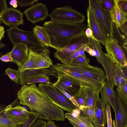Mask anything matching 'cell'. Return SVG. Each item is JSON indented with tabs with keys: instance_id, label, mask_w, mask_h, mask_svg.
<instances>
[{
	"instance_id": "cell-1",
	"label": "cell",
	"mask_w": 127,
	"mask_h": 127,
	"mask_svg": "<svg viewBox=\"0 0 127 127\" xmlns=\"http://www.w3.org/2000/svg\"><path fill=\"white\" fill-rule=\"evenodd\" d=\"M19 103L35 112L40 119L64 121L63 110L52 103L35 84L23 85L17 92Z\"/></svg>"
},
{
	"instance_id": "cell-2",
	"label": "cell",
	"mask_w": 127,
	"mask_h": 127,
	"mask_svg": "<svg viewBox=\"0 0 127 127\" xmlns=\"http://www.w3.org/2000/svg\"><path fill=\"white\" fill-rule=\"evenodd\" d=\"M43 27L49 36L51 48L56 51L65 48L72 39L82 34L87 27L83 23L68 24L51 21L45 22Z\"/></svg>"
},
{
	"instance_id": "cell-3",
	"label": "cell",
	"mask_w": 127,
	"mask_h": 127,
	"mask_svg": "<svg viewBox=\"0 0 127 127\" xmlns=\"http://www.w3.org/2000/svg\"><path fill=\"white\" fill-rule=\"evenodd\" d=\"M38 86L50 101L62 110L72 113L75 110L79 108L62 92L52 85L40 83Z\"/></svg>"
},
{
	"instance_id": "cell-4",
	"label": "cell",
	"mask_w": 127,
	"mask_h": 127,
	"mask_svg": "<svg viewBox=\"0 0 127 127\" xmlns=\"http://www.w3.org/2000/svg\"><path fill=\"white\" fill-rule=\"evenodd\" d=\"M8 36L13 45L20 43L26 44L29 49L39 51L47 47L43 45L38 41L33 31H24L18 26L12 27L6 30Z\"/></svg>"
},
{
	"instance_id": "cell-5",
	"label": "cell",
	"mask_w": 127,
	"mask_h": 127,
	"mask_svg": "<svg viewBox=\"0 0 127 127\" xmlns=\"http://www.w3.org/2000/svg\"><path fill=\"white\" fill-rule=\"evenodd\" d=\"M91 43V38L87 36L85 32L72 39L64 48L54 52V57L62 64L71 65L74 53L83 46H89Z\"/></svg>"
},
{
	"instance_id": "cell-6",
	"label": "cell",
	"mask_w": 127,
	"mask_h": 127,
	"mask_svg": "<svg viewBox=\"0 0 127 127\" xmlns=\"http://www.w3.org/2000/svg\"><path fill=\"white\" fill-rule=\"evenodd\" d=\"M49 16L52 21L68 24L83 23L85 19L83 14L68 6L56 8Z\"/></svg>"
},
{
	"instance_id": "cell-7",
	"label": "cell",
	"mask_w": 127,
	"mask_h": 127,
	"mask_svg": "<svg viewBox=\"0 0 127 127\" xmlns=\"http://www.w3.org/2000/svg\"><path fill=\"white\" fill-rule=\"evenodd\" d=\"M56 70L58 80L52 85L63 93H66L74 97L78 93L81 86L70 75L62 71L56 65L52 66Z\"/></svg>"
},
{
	"instance_id": "cell-8",
	"label": "cell",
	"mask_w": 127,
	"mask_h": 127,
	"mask_svg": "<svg viewBox=\"0 0 127 127\" xmlns=\"http://www.w3.org/2000/svg\"><path fill=\"white\" fill-rule=\"evenodd\" d=\"M89 3L102 26L108 40L112 38L113 21L111 14L102 7L100 0H89Z\"/></svg>"
},
{
	"instance_id": "cell-9",
	"label": "cell",
	"mask_w": 127,
	"mask_h": 127,
	"mask_svg": "<svg viewBox=\"0 0 127 127\" xmlns=\"http://www.w3.org/2000/svg\"><path fill=\"white\" fill-rule=\"evenodd\" d=\"M56 65L63 72L70 75L81 86L93 89L100 92L104 85L103 84L87 78L77 71L70 65L57 63Z\"/></svg>"
},
{
	"instance_id": "cell-10",
	"label": "cell",
	"mask_w": 127,
	"mask_h": 127,
	"mask_svg": "<svg viewBox=\"0 0 127 127\" xmlns=\"http://www.w3.org/2000/svg\"><path fill=\"white\" fill-rule=\"evenodd\" d=\"M88 28L92 31L93 36L96 40L105 46L108 40L104 30L96 18L94 11L89 5L87 10Z\"/></svg>"
},
{
	"instance_id": "cell-11",
	"label": "cell",
	"mask_w": 127,
	"mask_h": 127,
	"mask_svg": "<svg viewBox=\"0 0 127 127\" xmlns=\"http://www.w3.org/2000/svg\"><path fill=\"white\" fill-rule=\"evenodd\" d=\"M105 46L107 54L111 56L117 64L127 66V55L116 40L112 38L108 40Z\"/></svg>"
},
{
	"instance_id": "cell-12",
	"label": "cell",
	"mask_w": 127,
	"mask_h": 127,
	"mask_svg": "<svg viewBox=\"0 0 127 127\" xmlns=\"http://www.w3.org/2000/svg\"><path fill=\"white\" fill-rule=\"evenodd\" d=\"M71 65L74 69L82 74L87 78L104 84L106 77L102 69L91 66L89 64L79 65Z\"/></svg>"
},
{
	"instance_id": "cell-13",
	"label": "cell",
	"mask_w": 127,
	"mask_h": 127,
	"mask_svg": "<svg viewBox=\"0 0 127 127\" xmlns=\"http://www.w3.org/2000/svg\"><path fill=\"white\" fill-rule=\"evenodd\" d=\"M23 13L28 20L33 24L42 21L49 16L47 8L42 3L32 5L25 10Z\"/></svg>"
},
{
	"instance_id": "cell-14",
	"label": "cell",
	"mask_w": 127,
	"mask_h": 127,
	"mask_svg": "<svg viewBox=\"0 0 127 127\" xmlns=\"http://www.w3.org/2000/svg\"><path fill=\"white\" fill-rule=\"evenodd\" d=\"M114 112L115 127H127V100L118 94L116 96Z\"/></svg>"
},
{
	"instance_id": "cell-15",
	"label": "cell",
	"mask_w": 127,
	"mask_h": 127,
	"mask_svg": "<svg viewBox=\"0 0 127 127\" xmlns=\"http://www.w3.org/2000/svg\"><path fill=\"white\" fill-rule=\"evenodd\" d=\"M1 22L6 26L12 27L23 24V13L18 9L7 7L1 17Z\"/></svg>"
},
{
	"instance_id": "cell-16",
	"label": "cell",
	"mask_w": 127,
	"mask_h": 127,
	"mask_svg": "<svg viewBox=\"0 0 127 127\" xmlns=\"http://www.w3.org/2000/svg\"><path fill=\"white\" fill-rule=\"evenodd\" d=\"M18 71L20 75V82L22 85L26 84L28 80L32 77L42 75H52L57 78H58L56 71L52 67L49 68L27 69L23 72Z\"/></svg>"
},
{
	"instance_id": "cell-17",
	"label": "cell",
	"mask_w": 127,
	"mask_h": 127,
	"mask_svg": "<svg viewBox=\"0 0 127 127\" xmlns=\"http://www.w3.org/2000/svg\"><path fill=\"white\" fill-rule=\"evenodd\" d=\"M8 53L13 59L12 62L18 67L22 65L29 56V48L25 44L21 43L13 45L12 51Z\"/></svg>"
},
{
	"instance_id": "cell-18",
	"label": "cell",
	"mask_w": 127,
	"mask_h": 127,
	"mask_svg": "<svg viewBox=\"0 0 127 127\" xmlns=\"http://www.w3.org/2000/svg\"><path fill=\"white\" fill-rule=\"evenodd\" d=\"M99 93L97 91L95 95L94 105L95 121L93 125L94 127H104L107 123L106 105L99 98Z\"/></svg>"
},
{
	"instance_id": "cell-19",
	"label": "cell",
	"mask_w": 127,
	"mask_h": 127,
	"mask_svg": "<svg viewBox=\"0 0 127 127\" xmlns=\"http://www.w3.org/2000/svg\"><path fill=\"white\" fill-rule=\"evenodd\" d=\"M0 113L18 126L24 124L29 117L22 114L15 107L13 102L3 108Z\"/></svg>"
},
{
	"instance_id": "cell-20",
	"label": "cell",
	"mask_w": 127,
	"mask_h": 127,
	"mask_svg": "<svg viewBox=\"0 0 127 127\" xmlns=\"http://www.w3.org/2000/svg\"><path fill=\"white\" fill-rule=\"evenodd\" d=\"M102 60V66L105 72L107 79L106 81L113 89L114 86L113 77L116 63L111 56L103 52Z\"/></svg>"
},
{
	"instance_id": "cell-21",
	"label": "cell",
	"mask_w": 127,
	"mask_h": 127,
	"mask_svg": "<svg viewBox=\"0 0 127 127\" xmlns=\"http://www.w3.org/2000/svg\"><path fill=\"white\" fill-rule=\"evenodd\" d=\"M29 49L35 56L37 61L35 69L49 68L53 65L52 61L50 57V52L47 47L39 51Z\"/></svg>"
},
{
	"instance_id": "cell-22",
	"label": "cell",
	"mask_w": 127,
	"mask_h": 127,
	"mask_svg": "<svg viewBox=\"0 0 127 127\" xmlns=\"http://www.w3.org/2000/svg\"><path fill=\"white\" fill-rule=\"evenodd\" d=\"M100 99L103 103L106 105L107 103L111 105L114 111L116 95H117L113 90L106 81L100 91Z\"/></svg>"
},
{
	"instance_id": "cell-23",
	"label": "cell",
	"mask_w": 127,
	"mask_h": 127,
	"mask_svg": "<svg viewBox=\"0 0 127 127\" xmlns=\"http://www.w3.org/2000/svg\"><path fill=\"white\" fill-rule=\"evenodd\" d=\"M95 89L81 86L79 93L83 98L84 106H94L96 92Z\"/></svg>"
},
{
	"instance_id": "cell-24",
	"label": "cell",
	"mask_w": 127,
	"mask_h": 127,
	"mask_svg": "<svg viewBox=\"0 0 127 127\" xmlns=\"http://www.w3.org/2000/svg\"><path fill=\"white\" fill-rule=\"evenodd\" d=\"M33 30L38 40L43 45L51 48L49 36L43 27L36 25L33 28Z\"/></svg>"
},
{
	"instance_id": "cell-25",
	"label": "cell",
	"mask_w": 127,
	"mask_h": 127,
	"mask_svg": "<svg viewBox=\"0 0 127 127\" xmlns=\"http://www.w3.org/2000/svg\"><path fill=\"white\" fill-rule=\"evenodd\" d=\"M114 6L111 16L112 21L118 28L125 22L127 21V14L123 12L120 9L117 0H114Z\"/></svg>"
},
{
	"instance_id": "cell-26",
	"label": "cell",
	"mask_w": 127,
	"mask_h": 127,
	"mask_svg": "<svg viewBox=\"0 0 127 127\" xmlns=\"http://www.w3.org/2000/svg\"><path fill=\"white\" fill-rule=\"evenodd\" d=\"M112 38L116 40L118 44L123 49L126 54H127V38L121 34L119 28L113 22Z\"/></svg>"
},
{
	"instance_id": "cell-27",
	"label": "cell",
	"mask_w": 127,
	"mask_h": 127,
	"mask_svg": "<svg viewBox=\"0 0 127 127\" xmlns=\"http://www.w3.org/2000/svg\"><path fill=\"white\" fill-rule=\"evenodd\" d=\"M29 52L28 58L22 65L18 67V71L23 72L27 69H35L37 64V61L35 56L29 49Z\"/></svg>"
},
{
	"instance_id": "cell-28",
	"label": "cell",
	"mask_w": 127,
	"mask_h": 127,
	"mask_svg": "<svg viewBox=\"0 0 127 127\" xmlns=\"http://www.w3.org/2000/svg\"><path fill=\"white\" fill-rule=\"evenodd\" d=\"M78 108L80 110V113L87 118L93 125L95 121V113L94 106H80Z\"/></svg>"
},
{
	"instance_id": "cell-29",
	"label": "cell",
	"mask_w": 127,
	"mask_h": 127,
	"mask_svg": "<svg viewBox=\"0 0 127 127\" xmlns=\"http://www.w3.org/2000/svg\"><path fill=\"white\" fill-rule=\"evenodd\" d=\"M91 38V43L89 46L94 51L97 61L102 66V54L103 52L102 47L99 43L94 38L93 36Z\"/></svg>"
},
{
	"instance_id": "cell-30",
	"label": "cell",
	"mask_w": 127,
	"mask_h": 127,
	"mask_svg": "<svg viewBox=\"0 0 127 127\" xmlns=\"http://www.w3.org/2000/svg\"><path fill=\"white\" fill-rule=\"evenodd\" d=\"M49 76L47 75H42L32 77L27 81L26 84L30 85L35 83H45L52 85L53 83L50 81Z\"/></svg>"
},
{
	"instance_id": "cell-31",
	"label": "cell",
	"mask_w": 127,
	"mask_h": 127,
	"mask_svg": "<svg viewBox=\"0 0 127 127\" xmlns=\"http://www.w3.org/2000/svg\"><path fill=\"white\" fill-rule=\"evenodd\" d=\"M113 79L114 86H117L118 87L121 88L124 79L123 77L119 65L117 63L115 68Z\"/></svg>"
},
{
	"instance_id": "cell-32",
	"label": "cell",
	"mask_w": 127,
	"mask_h": 127,
	"mask_svg": "<svg viewBox=\"0 0 127 127\" xmlns=\"http://www.w3.org/2000/svg\"><path fill=\"white\" fill-rule=\"evenodd\" d=\"M5 74L7 75L12 81L16 83H19L20 75L18 70L8 68L5 70Z\"/></svg>"
},
{
	"instance_id": "cell-33",
	"label": "cell",
	"mask_w": 127,
	"mask_h": 127,
	"mask_svg": "<svg viewBox=\"0 0 127 127\" xmlns=\"http://www.w3.org/2000/svg\"><path fill=\"white\" fill-rule=\"evenodd\" d=\"M100 1L102 7L112 16L114 8V0H100Z\"/></svg>"
},
{
	"instance_id": "cell-34",
	"label": "cell",
	"mask_w": 127,
	"mask_h": 127,
	"mask_svg": "<svg viewBox=\"0 0 127 127\" xmlns=\"http://www.w3.org/2000/svg\"><path fill=\"white\" fill-rule=\"evenodd\" d=\"M38 118V114L36 113L30 111L28 119L23 124L18 125L17 127H29L30 125Z\"/></svg>"
},
{
	"instance_id": "cell-35",
	"label": "cell",
	"mask_w": 127,
	"mask_h": 127,
	"mask_svg": "<svg viewBox=\"0 0 127 127\" xmlns=\"http://www.w3.org/2000/svg\"><path fill=\"white\" fill-rule=\"evenodd\" d=\"M18 126L0 113V127H17Z\"/></svg>"
},
{
	"instance_id": "cell-36",
	"label": "cell",
	"mask_w": 127,
	"mask_h": 127,
	"mask_svg": "<svg viewBox=\"0 0 127 127\" xmlns=\"http://www.w3.org/2000/svg\"><path fill=\"white\" fill-rule=\"evenodd\" d=\"M89 58H85L79 56L73 60L71 65H79L88 64H89Z\"/></svg>"
},
{
	"instance_id": "cell-37",
	"label": "cell",
	"mask_w": 127,
	"mask_h": 127,
	"mask_svg": "<svg viewBox=\"0 0 127 127\" xmlns=\"http://www.w3.org/2000/svg\"><path fill=\"white\" fill-rule=\"evenodd\" d=\"M106 116L107 127H112L110 105L106 103Z\"/></svg>"
},
{
	"instance_id": "cell-38",
	"label": "cell",
	"mask_w": 127,
	"mask_h": 127,
	"mask_svg": "<svg viewBox=\"0 0 127 127\" xmlns=\"http://www.w3.org/2000/svg\"><path fill=\"white\" fill-rule=\"evenodd\" d=\"M120 9L123 12L127 14V0H117Z\"/></svg>"
},
{
	"instance_id": "cell-39",
	"label": "cell",
	"mask_w": 127,
	"mask_h": 127,
	"mask_svg": "<svg viewBox=\"0 0 127 127\" xmlns=\"http://www.w3.org/2000/svg\"><path fill=\"white\" fill-rule=\"evenodd\" d=\"M46 122L42 119L36 120L29 127H45Z\"/></svg>"
},
{
	"instance_id": "cell-40",
	"label": "cell",
	"mask_w": 127,
	"mask_h": 127,
	"mask_svg": "<svg viewBox=\"0 0 127 127\" xmlns=\"http://www.w3.org/2000/svg\"><path fill=\"white\" fill-rule=\"evenodd\" d=\"M38 1V0H17V4L20 6L22 7L28 6L30 5L33 4L34 2Z\"/></svg>"
},
{
	"instance_id": "cell-41",
	"label": "cell",
	"mask_w": 127,
	"mask_h": 127,
	"mask_svg": "<svg viewBox=\"0 0 127 127\" xmlns=\"http://www.w3.org/2000/svg\"><path fill=\"white\" fill-rule=\"evenodd\" d=\"M7 7L6 0H0V25L1 23V17L3 12Z\"/></svg>"
},
{
	"instance_id": "cell-42",
	"label": "cell",
	"mask_w": 127,
	"mask_h": 127,
	"mask_svg": "<svg viewBox=\"0 0 127 127\" xmlns=\"http://www.w3.org/2000/svg\"><path fill=\"white\" fill-rule=\"evenodd\" d=\"M73 97L78 105V107L80 106H84L83 99L79 92L77 95Z\"/></svg>"
},
{
	"instance_id": "cell-43",
	"label": "cell",
	"mask_w": 127,
	"mask_h": 127,
	"mask_svg": "<svg viewBox=\"0 0 127 127\" xmlns=\"http://www.w3.org/2000/svg\"><path fill=\"white\" fill-rule=\"evenodd\" d=\"M0 60L5 62H11L12 63L13 61L12 58L9 55L8 52L1 56V57H0Z\"/></svg>"
},
{
	"instance_id": "cell-44",
	"label": "cell",
	"mask_w": 127,
	"mask_h": 127,
	"mask_svg": "<svg viewBox=\"0 0 127 127\" xmlns=\"http://www.w3.org/2000/svg\"><path fill=\"white\" fill-rule=\"evenodd\" d=\"M119 28L121 32L123 34L126 38H127V21L125 22L124 24L120 27Z\"/></svg>"
},
{
	"instance_id": "cell-45",
	"label": "cell",
	"mask_w": 127,
	"mask_h": 127,
	"mask_svg": "<svg viewBox=\"0 0 127 127\" xmlns=\"http://www.w3.org/2000/svg\"><path fill=\"white\" fill-rule=\"evenodd\" d=\"M119 66L123 78L127 80V66L119 65Z\"/></svg>"
},
{
	"instance_id": "cell-46",
	"label": "cell",
	"mask_w": 127,
	"mask_h": 127,
	"mask_svg": "<svg viewBox=\"0 0 127 127\" xmlns=\"http://www.w3.org/2000/svg\"><path fill=\"white\" fill-rule=\"evenodd\" d=\"M116 90L117 94L124 99L127 100V94L123 91L120 88L118 87L117 88Z\"/></svg>"
},
{
	"instance_id": "cell-47",
	"label": "cell",
	"mask_w": 127,
	"mask_h": 127,
	"mask_svg": "<svg viewBox=\"0 0 127 127\" xmlns=\"http://www.w3.org/2000/svg\"><path fill=\"white\" fill-rule=\"evenodd\" d=\"M85 51L91 56H95V54L94 51L89 46H86L85 48Z\"/></svg>"
},
{
	"instance_id": "cell-48",
	"label": "cell",
	"mask_w": 127,
	"mask_h": 127,
	"mask_svg": "<svg viewBox=\"0 0 127 127\" xmlns=\"http://www.w3.org/2000/svg\"><path fill=\"white\" fill-rule=\"evenodd\" d=\"M86 46L85 45L82 47L78 50L79 56H81L84 58H86V56L85 53V48Z\"/></svg>"
},
{
	"instance_id": "cell-49",
	"label": "cell",
	"mask_w": 127,
	"mask_h": 127,
	"mask_svg": "<svg viewBox=\"0 0 127 127\" xmlns=\"http://www.w3.org/2000/svg\"><path fill=\"white\" fill-rule=\"evenodd\" d=\"M45 127H58L56 126L53 120H48L46 122Z\"/></svg>"
},
{
	"instance_id": "cell-50",
	"label": "cell",
	"mask_w": 127,
	"mask_h": 127,
	"mask_svg": "<svg viewBox=\"0 0 127 127\" xmlns=\"http://www.w3.org/2000/svg\"><path fill=\"white\" fill-rule=\"evenodd\" d=\"M86 35L88 37L91 38L93 36V33L92 30L89 28H87L85 31Z\"/></svg>"
},
{
	"instance_id": "cell-51",
	"label": "cell",
	"mask_w": 127,
	"mask_h": 127,
	"mask_svg": "<svg viewBox=\"0 0 127 127\" xmlns=\"http://www.w3.org/2000/svg\"><path fill=\"white\" fill-rule=\"evenodd\" d=\"M5 31L3 26L0 25V42L1 39L4 37Z\"/></svg>"
},
{
	"instance_id": "cell-52",
	"label": "cell",
	"mask_w": 127,
	"mask_h": 127,
	"mask_svg": "<svg viewBox=\"0 0 127 127\" xmlns=\"http://www.w3.org/2000/svg\"><path fill=\"white\" fill-rule=\"evenodd\" d=\"M10 4L14 8H16L18 6L17 0H11Z\"/></svg>"
},
{
	"instance_id": "cell-53",
	"label": "cell",
	"mask_w": 127,
	"mask_h": 127,
	"mask_svg": "<svg viewBox=\"0 0 127 127\" xmlns=\"http://www.w3.org/2000/svg\"><path fill=\"white\" fill-rule=\"evenodd\" d=\"M6 47L5 45L2 43L0 42V49ZM2 54L0 52V56H1Z\"/></svg>"
},
{
	"instance_id": "cell-54",
	"label": "cell",
	"mask_w": 127,
	"mask_h": 127,
	"mask_svg": "<svg viewBox=\"0 0 127 127\" xmlns=\"http://www.w3.org/2000/svg\"><path fill=\"white\" fill-rule=\"evenodd\" d=\"M69 122L72 125V126H73L74 127H80L78 126V125L70 121H69Z\"/></svg>"
}]
</instances>
